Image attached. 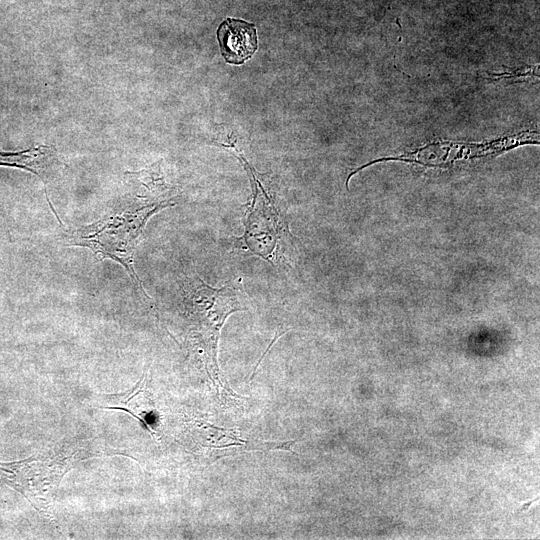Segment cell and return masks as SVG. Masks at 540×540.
<instances>
[{
    "instance_id": "obj_1",
    "label": "cell",
    "mask_w": 540,
    "mask_h": 540,
    "mask_svg": "<svg viewBox=\"0 0 540 540\" xmlns=\"http://www.w3.org/2000/svg\"><path fill=\"white\" fill-rule=\"evenodd\" d=\"M172 201L158 202L135 193L94 223L82 226L67 234L68 245L88 248L99 259L119 263L150 300L134 268V255L148 220L159 211L173 206Z\"/></svg>"
},
{
    "instance_id": "obj_2",
    "label": "cell",
    "mask_w": 540,
    "mask_h": 540,
    "mask_svg": "<svg viewBox=\"0 0 540 540\" xmlns=\"http://www.w3.org/2000/svg\"><path fill=\"white\" fill-rule=\"evenodd\" d=\"M240 159L247 166L253 185V201L245 221V234L241 238L250 251L270 261L281 235L289 232L280 221L279 212L257 178L255 170L243 157Z\"/></svg>"
},
{
    "instance_id": "obj_3",
    "label": "cell",
    "mask_w": 540,
    "mask_h": 540,
    "mask_svg": "<svg viewBox=\"0 0 540 540\" xmlns=\"http://www.w3.org/2000/svg\"><path fill=\"white\" fill-rule=\"evenodd\" d=\"M217 40L224 60L241 65L258 49L256 26L242 19L226 18L218 26Z\"/></svg>"
},
{
    "instance_id": "obj_4",
    "label": "cell",
    "mask_w": 540,
    "mask_h": 540,
    "mask_svg": "<svg viewBox=\"0 0 540 540\" xmlns=\"http://www.w3.org/2000/svg\"><path fill=\"white\" fill-rule=\"evenodd\" d=\"M57 161L54 147L40 144L17 152L0 151V166L26 170L38 176L45 184V173Z\"/></svg>"
},
{
    "instance_id": "obj_5",
    "label": "cell",
    "mask_w": 540,
    "mask_h": 540,
    "mask_svg": "<svg viewBox=\"0 0 540 540\" xmlns=\"http://www.w3.org/2000/svg\"><path fill=\"white\" fill-rule=\"evenodd\" d=\"M295 443H296V440L263 442L262 449L266 451H271V450H285L286 451L287 450L293 454H296V452L291 449L292 445H294Z\"/></svg>"
}]
</instances>
